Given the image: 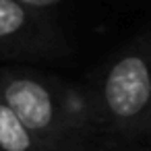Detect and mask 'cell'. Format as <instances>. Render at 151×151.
<instances>
[{
	"label": "cell",
	"instance_id": "obj_1",
	"mask_svg": "<svg viewBox=\"0 0 151 151\" xmlns=\"http://www.w3.org/2000/svg\"><path fill=\"white\" fill-rule=\"evenodd\" d=\"M81 87L106 149L151 151V27L116 48Z\"/></svg>",
	"mask_w": 151,
	"mask_h": 151
},
{
	"label": "cell",
	"instance_id": "obj_2",
	"mask_svg": "<svg viewBox=\"0 0 151 151\" xmlns=\"http://www.w3.org/2000/svg\"><path fill=\"white\" fill-rule=\"evenodd\" d=\"M0 97L48 151L106 149L93 128L85 91L25 64L0 66Z\"/></svg>",
	"mask_w": 151,
	"mask_h": 151
},
{
	"label": "cell",
	"instance_id": "obj_3",
	"mask_svg": "<svg viewBox=\"0 0 151 151\" xmlns=\"http://www.w3.org/2000/svg\"><path fill=\"white\" fill-rule=\"evenodd\" d=\"M68 54V40L48 9L0 0V60H54Z\"/></svg>",
	"mask_w": 151,
	"mask_h": 151
},
{
	"label": "cell",
	"instance_id": "obj_4",
	"mask_svg": "<svg viewBox=\"0 0 151 151\" xmlns=\"http://www.w3.org/2000/svg\"><path fill=\"white\" fill-rule=\"evenodd\" d=\"M0 151H48L2 97H0Z\"/></svg>",
	"mask_w": 151,
	"mask_h": 151
},
{
	"label": "cell",
	"instance_id": "obj_5",
	"mask_svg": "<svg viewBox=\"0 0 151 151\" xmlns=\"http://www.w3.org/2000/svg\"><path fill=\"white\" fill-rule=\"evenodd\" d=\"M21 2H25L29 6H37V9H48V6L56 4L58 0H21Z\"/></svg>",
	"mask_w": 151,
	"mask_h": 151
},
{
	"label": "cell",
	"instance_id": "obj_6",
	"mask_svg": "<svg viewBox=\"0 0 151 151\" xmlns=\"http://www.w3.org/2000/svg\"><path fill=\"white\" fill-rule=\"evenodd\" d=\"M91 151H122V149H91Z\"/></svg>",
	"mask_w": 151,
	"mask_h": 151
}]
</instances>
